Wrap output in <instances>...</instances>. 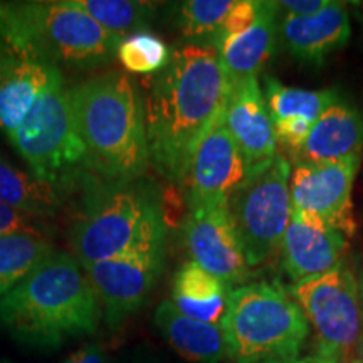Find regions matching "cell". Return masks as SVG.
Instances as JSON below:
<instances>
[{"instance_id":"obj_1","label":"cell","mask_w":363,"mask_h":363,"mask_svg":"<svg viewBox=\"0 0 363 363\" xmlns=\"http://www.w3.org/2000/svg\"><path fill=\"white\" fill-rule=\"evenodd\" d=\"M230 84L219 52L185 44L152 78L143 99L150 163L180 185L201 140L224 111Z\"/></svg>"},{"instance_id":"obj_2","label":"cell","mask_w":363,"mask_h":363,"mask_svg":"<svg viewBox=\"0 0 363 363\" xmlns=\"http://www.w3.org/2000/svg\"><path fill=\"white\" fill-rule=\"evenodd\" d=\"M76 256L52 251L0 298V328L34 350H56L98 331L101 308Z\"/></svg>"},{"instance_id":"obj_3","label":"cell","mask_w":363,"mask_h":363,"mask_svg":"<svg viewBox=\"0 0 363 363\" xmlns=\"http://www.w3.org/2000/svg\"><path fill=\"white\" fill-rule=\"evenodd\" d=\"M69 98L91 175L103 184L142 179L150 155L143 98L133 79L106 72L69 88Z\"/></svg>"},{"instance_id":"obj_4","label":"cell","mask_w":363,"mask_h":363,"mask_svg":"<svg viewBox=\"0 0 363 363\" xmlns=\"http://www.w3.org/2000/svg\"><path fill=\"white\" fill-rule=\"evenodd\" d=\"M88 195L71 234L81 266L128 254L165 252V208L155 187L142 180L103 184Z\"/></svg>"},{"instance_id":"obj_5","label":"cell","mask_w":363,"mask_h":363,"mask_svg":"<svg viewBox=\"0 0 363 363\" xmlns=\"http://www.w3.org/2000/svg\"><path fill=\"white\" fill-rule=\"evenodd\" d=\"M0 40L34 52L56 67L76 69L110 65L121 43L74 0L0 2Z\"/></svg>"},{"instance_id":"obj_6","label":"cell","mask_w":363,"mask_h":363,"mask_svg":"<svg viewBox=\"0 0 363 363\" xmlns=\"http://www.w3.org/2000/svg\"><path fill=\"white\" fill-rule=\"evenodd\" d=\"M220 328L227 357L234 363L294 358L310 335L301 308L278 281H254L230 289Z\"/></svg>"},{"instance_id":"obj_7","label":"cell","mask_w":363,"mask_h":363,"mask_svg":"<svg viewBox=\"0 0 363 363\" xmlns=\"http://www.w3.org/2000/svg\"><path fill=\"white\" fill-rule=\"evenodd\" d=\"M9 140L30 167V174L61 194L79 184L91 187V182L96 180L76 130L69 89L61 69L54 72L43 96Z\"/></svg>"},{"instance_id":"obj_8","label":"cell","mask_w":363,"mask_h":363,"mask_svg":"<svg viewBox=\"0 0 363 363\" xmlns=\"http://www.w3.org/2000/svg\"><path fill=\"white\" fill-rule=\"evenodd\" d=\"M291 167L284 155L249 169L246 180L229 199V214L251 269L279 257L289 216Z\"/></svg>"},{"instance_id":"obj_9","label":"cell","mask_w":363,"mask_h":363,"mask_svg":"<svg viewBox=\"0 0 363 363\" xmlns=\"http://www.w3.org/2000/svg\"><path fill=\"white\" fill-rule=\"evenodd\" d=\"M296 305L316 335V350L343 357L357 347L363 315L357 274L348 261L316 278L291 284Z\"/></svg>"},{"instance_id":"obj_10","label":"cell","mask_w":363,"mask_h":363,"mask_svg":"<svg viewBox=\"0 0 363 363\" xmlns=\"http://www.w3.org/2000/svg\"><path fill=\"white\" fill-rule=\"evenodd\" d=\"M362 158L338 162H296L289 179V197L294 211L313 214L340 233H357L352 190Z\"/></svg>"},{"instance_id":"obj_11","label":"cell","mask_w":363,"mask_h":363,"mask_svg":"<svg viewBox=\"0 0 363 363\" xmlns=\"http://www.w3.org/2000/svg\"><path fill=\"white\" fill-rule=\"evenodd\" d=\"M249 174V163L224 125V111L201 140L182 179L189 211L227 203Z\"/></svg>"},{"instance_id":"obj_12","label":"cell","mask_w":363,"mask_h":363,"mask_svg":"<svg viewBox=\"0 0 363 363\" xmlns=\"http://www.w3.org/2000/svg\"><path fill=\"white\" fill-rule=\"evenodd\" d=\"M165 266V252L128 254L83 266L101 318L111 330L120 328L147 301Z\"/></svg>"},{"instance_id":"obj_13","label":"cell","mask_w":363,"mask_h":363,"mask_svg":"<svg viewBox=\"0 0 363 363\" xmlns=\"http://www.w3.org/2000/svg\"><path fill=\"white\" fill-rule=\"evenodd\" d=\"M185 244L192 261L225 286L247 284L252 269L229 214V202L190 211Z\"/></svg>"},{"instance_id":"obj_14","label":"cell","mask_w":363,"mask_h":363,"mask_svg":"<svg viewBox=\"0 0 363 363\" xmlns=\"http://www.w3.org/2000/svg\"><path fill=\"white\" fill-rule=\"evenodd\" d=\"M348 249V238L308 212L291 208L281 242V266L293 284L316 278L338 266Z\"/></svg>"},{"instance_id":"obj_15","label":"cell","mask_w":363,"mask_h":363,"mask_svg":"<svg viewBox=\"0 0 363 363\" xmlns=\"http://www.w3.org/2000/svg\"><path fill=\"white\" fill-rule=\"evenodd\" d=\"M59 67L34 52L0 40V130L19 128Z\"/></svg>"},{"instance_id":"obj_16","label":"cell","mask_w":363,"mask_h":363,"mask_svg":"<svg viewBox=\"0 0 363 363\" xmlns=\"http://www.w3.org/2000/svg\"><path fill=\"white\" fill-rule=\"evenodd\" d=\"M224 125L246 157L249 169L271 160L278 153L274 126L257 78L230 84Z\"/></svg>"},{"instance_id":"obj_17","label":"cell","mask_w":363,"mask_h":363,"mask_svg":"<svg viewBox=\"0 0 363 363\" xmlns=\"http://www.w3.org/2000/svg\"><path fill=\"white\" fill-rule=\"evenodd\" d=\"M352 26L347 7L333 0L311 17L283 16L278 19V39L284 51L305 65H323L330 54L348 44Z\"/></svg>"},{"instance_id":"obj_18","label":"cell","mask_w":363,"mask_h":363,"mask_svg":"<svg viewBox=\"0 0 363 363\" xmlns=\"http://www.w3.org/2000/svg\"><path fill=\"white\" fill-rule=\"evenodd\" d=\"M363 155V115L338 101L313 123L296 162H338Z\"/></svg>"},{"instance_id":"obj_19","label":"cell","mask_w":363,"mask_h":363,"mask_svg":"<svg viewBox=\"0 0 363 363\" xmlns=\"http://www.w3.org/2000/svg\"><path fill=\"white\" fill-rule=\"evenodd\" d=\"M278 11L276 2H264L256 24L219 49L220 65L229 84L257 78L274 56L278 48Z\"/></svg>"},{"instance_id":"obj_20","label":"cell","mask_w":363,"mask_h":363,"mask_svg":"<svg viewBox=\"0 0 363 363\" xmlns=\"http://www.w3.org/2000/svg\"><path fill=\"white\" fill-rule=\"evenodd\" d=\"M153 323L184 360L190 363H222L229 358L220 325L202 323L182 315L170 299L157 308Z\"/></svg>"},{"instance_id":"obj_21","label":"cell","mask_w":363,"mask_h":363,"mask_svg":"<svg viewBox=\"0 0 363 363\" xmlns=\"http://www.w3.org/2000/svg\"><path fill=\"white\" fill-rule=\"evenodd\" d=\"M227 294L229 289L219 278L194 261H189L175 272L170 301L182 315L192 320L220 325L227 306Z\"/></svg>"},{"instance_id":"obj_22","label":"cell","mask_w":363,"mask_h":363,"mask_svg":"<svg viewBox=\"0 0 363 363\" xmlns=\"http://www.w3.org/2000/svg\"><path fill=\"white\" fill-rule=\"evenodd\" d=\"M0 202L30 217H54L61 211V192L51 184L26 174L0 157Z\"/></svg>"},{"instance_id":"obj_23","label":"cell","mask_w":363,"mask_h":363,"mask_svg":"<svg viewBox=\"0 0 363 363\" xmlns=\"http://www.w3.org/2000/svg\"><path fill=\"white\" fill-rule=\"evenodd\" d=\"M264 94L267 110L271 120H283V118L299 116L310 120L311 123L323 113L340 101L337 89H301L286 86L272 76H264Z\"/></svg>"},{"instance_id":"obj_24","label":"cell","mask_w":363,"mask_h":363,"mask_svg":"<svg viewBox=\"0 0 363 363\" xmlns=\"http://www.w3.org/2000/svg\"><path fill=\"white\" fill-rule=\"evenodd\" d=\"M51 252V242L44 235H0V298L16 288Z\"/></svg>"},{"instance_id":"obj_25","label":"cell","mask_w":363,"mask_h":363,"mask_svg":"<svg viewBox=\"0 0 363 363\" xmlns=\"http://www.w3.org/2000/svg\"><path fill=\"white\" fill-rule=\"evenodd\" d=\"M79 9L93 17L103 29L123 40L147 30L155 16V6L133 0H74Z\"/></svg>"},{"instance_id":"obj_26","label":"cell","mask_w":363,"mask_h":363,"mask_svg":"<svg viewBox=\"0 0 363 363\" xmlns=\"http://www.w3.org/2000/svg\"><path fill=\"white\" fill-rule=\"evenodd\" d=\"M235 0H187L179 9L177 24L182 38L189 44L208 45L219 33L227 12L234 6Z\"/></svg>"},{"instance_id":"obj_27","label":"cell","mask_w":363,"mask_h":363,"mask_svg":"<svg viewBox=\"0 0 363 363\" xmlns=\"http://www.w3.org/2000/svg\"><path fill=\"white\" fill-rule=\"evenodd\" d=\"M116 57L128 72L140 76H155L169 65L172 51L157 34L142 30L121 40L118 45Z\"/></svg>"},{"instance_id":"obj_28","label":"cell","mask_w":363,"mask_h":363,"mask_svg":"<svg viewBox=\"0 0 363 363\" xmlns=\"http://www.w3.org/2000/svg\"><path fill=\"white\" fill-rule=\"evenodd\" d=\"M262 6H264V2H259V0H235L233 9L227 12L219 33L216 34L214 40L211 43V48L219 52V49L225 43L251 29L259 19Z\"/></svg>"},{"instance_id":"obj_29","label":"cell","mask_w":363,"mask_h":363,"mask_svg":"<svg viewBox=\"0 0 363 363\" xmlns=\"http://www.w3.org/2000/svg\"><path fill=\"white\" fill-rule=\"evenodd\" d=\"M272 126H274L276 143H279L281 147L296 157L299 150L305 145L308 135H310L313 123L310 120H305V118L293 116L283 118V120H274Z\"/></svg>"},{"instance_id":"obj_30","label":"cell","mask_w":363,"mask_h":363,"mask_svg":"<svg viewBox=\"0 0 363 363\" xmlns=\"http://www.w3.org/2000/svg\"><path fill=\"white\" fill-rule=\"evenodd\" d=\"M12 234H30L43 235L35 217L26 216L16 208L0 202V235Z\"/></svg>"},{"instance_id":"obj_31","label":"cell","mask_w":363,"mask_h":363,"mask_svg":"<svg viewBox=\"0 0 363 363\" xmlns=\"http://www.w3.org/2000/svg\"><path fill=\"white\" fill-rule=\"evenodd\" d=\"M331 0H283L276 2L279 11L289 17H311L330 6Z\"/></svg>"},{"instance_id":"obj_32","label":"cell","mask_w":363,"mask_h":363,"mask_svg":"<svg viewBox=\"0 0 363 363\" xmlns=\"http://www.w3.org/2000/svg\"><path fill=\"white\" fill-rule=\"evenodd\" d=\"M61 363H111V360L103 345L89 343L81 347L79 350L72 352L71 355Z\"/></svg>"},{"instance_id":"obj_33","label":"cell","mask_w":363,"mask_h":363,"mask_svg":"<svg viewBox=\"0 0 363 363\" xmlns=\"http://www.w3.org/2000/svg\"><path fill=\"white\" fill-rule=\"evenodd\" d=\"M118 363H170L169 360H165L160 353L153 350V348L145 347V345H140V347L130 350L126 355L120 358Z\"/></svg>"},{"instance_id":"obj_34","label":"cell","mask_w":363,"mask_h":363,"mask_svg":"<svg viewBox=\"0 0 363 363\" xmlns=\"http://www.w3.org/2000/svg\"><path fill=\"white\" fill-rule=\"evenodd\" d=\"M345 358L340 355H333V353L323 352V350H316L311 353V355L303 357V358H283V360H269L264 363H343Z\"/></svg>"},{"instance_id":"obj_35","label":"cell","mask_w":363,"mask_h":363,"mask_svg":"<svg viewBox=\"0 0 363 363\" xmlns=\"http://www.w3.org/2000/svg\"><path fill=\"white\" fill-rule=\"evenodd\" d=\"M357 274V283H358V294H360V306H362V315H363V257L358 262V267L355 271Z\"/></svg>"},{"instance_id":"obj_36","label":"cell","mask_w":363,"mask_h":363,"mask_svg":"<svg viewBox=\"0 0 363 363\" xmlns=\"http://www.w3.org/2000/svg\"><path fill=\"white\" fill-rule=\"evenodd\" d=\"M355 348H357V357H358V360H360V362L363 363V330H362L360 338H358Z\"/></svg>"},{"instance_id":"obj_37","label":"cell","mask_w":363,"mask_h":363,"mask_svg":"<svg viewBox=\"0 0 363 363\" xmlns=\"http://www.w3.org/2000/svg\"><path fill=\"white\" fill-rule=\"evenodd\" d=\"M357 17H358V21H360L362 26H363V4H358V7H357Z\"/></svg>"},{"instance_id":"obj_38","label":"cell","mask_w":363,"mask_h":363,"mask_svg":"<svg viewBox=\"0 0 363 363\" xmlns=\"http://www.w3.org/2000/svg\"><path fill=\"white\" fill-rule=\"evenodd\" d=\"M352 363H362L360 360H355V362H352Z\"/></svg>"},{"instance_id":"obj_39","label":"cell","mask_w":363,"mask_h":363,"mask_svg":"<svg viewBox=\"0 0 363 363\" xmlns=\"http://www.w3.org/2000/svg\"><path fill=\"white\" fill-rule=\"evenodd\" d=\"M0 363H9V362H6V360H0Z\"/></svg>"}]
</instances>
